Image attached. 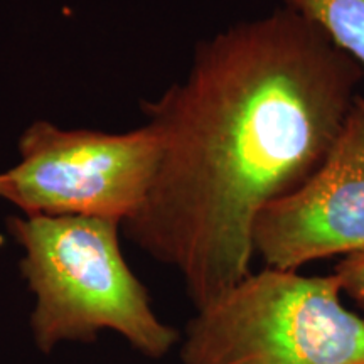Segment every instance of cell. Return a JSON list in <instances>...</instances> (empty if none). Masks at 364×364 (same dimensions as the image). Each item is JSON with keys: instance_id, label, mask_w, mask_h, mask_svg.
<instances>
[{"instance_id": "cell-7", "label": "cell", "mask_w": 364, "mask_h": 364, "mask_svg": "<svg viewBox=\"0 0 364 364\" xmlns=\"http://www.w3.org/2000/svg\"><path fill=\"white\" fill-rule=\"evenodd\" d=\"M334 275L339 280L343 294H348L364 309V252L344 257L336 265Z\"/></svg>"}, {"instance_id": "cell-4", "label": "cell", "mask_w": 364, "mask_h": 364, "mask_svg": "<svg viewBox=\"0 0 364 364\" xmlns=\"http://www.w3.org/2000/svg\"><path fill=\"white\" fill-rule=\"evenodd\" d=\"M19 161L0 171V199L24 216H95L120 225L144 203L157 166L147 125L129 132L63 129L36 120Z\"/></svg>"}, {"instance_id": "cell-2", "label": "cell", "mask_w": 364, "mask_h": 364, "mask_svg": "<svg viewBox=\"0 0 364 364\" xmlns=\"http://www.w3.org/2000/svg\"><path fill=\"white\" fill-rule=\"evenodd\" d=\"M122 225L95 216H12L7 230L22 248L21 273L34 297L29 326L41 353L63 343L120 334L144 356L164 358L179 332L154 312L147 289L120 247Z\"/></svg>"}, {"instance_id": "cell-6", "label": "cell", "mask_w": 364, "mask_h": 364, "mask_svg": "<svg viewBox=\"0 0 364 364\" xmlns=\"http://www.w3.org/2000/svg\"><path fill=\"white\" fill-rule=\"evenodd\" d=\"M364 71V0H282Z\"/></svg>"}, {"instance_id": "cell-3", "label": "cell", "mask_w": 364, "mask_h": 364, "mask_svg": "<svg viewBox=\"0 0 364 364\" xmlns=\"http://www.w3.org/2000/svg\"><path fill=\"white\" fill-rule=\"evenodd\" d=\"M336 275L265 267L188 322L184 364H364V318Z\"/></svg>"}, {"instance_id": "cell-1", "label": "cell", "mask_w": 364, "mask_h": 364, "mask_svg": "<svg viewBox=\"0 0 364 364\" xmlns=\"http://www.w3.org/2000/svg\"><path fill=\"white\" fill-rule=\"evenodd\" d=\"M363 80L285 6L201 41L184 78L144 103L157 166L127 238L179 273L196 309L233 289L257 218L324 164Z\"/></svg>"}, {"instance_id": "cell-5", "label": "cell", "mask_w": 364, "mask_h": 364, "mask_svg": "<svg viewBox=\"0 0 364 364\" xmlns=\"http://www.w3.org/2000/svg\"><path fill=\"white\" fill-rule=\"evenodd\" d=\"M253 252L268 268L295 272L321 258L364 252V95L354 100L316 174L257 218Z\"/></svg>"}]
</instances>
